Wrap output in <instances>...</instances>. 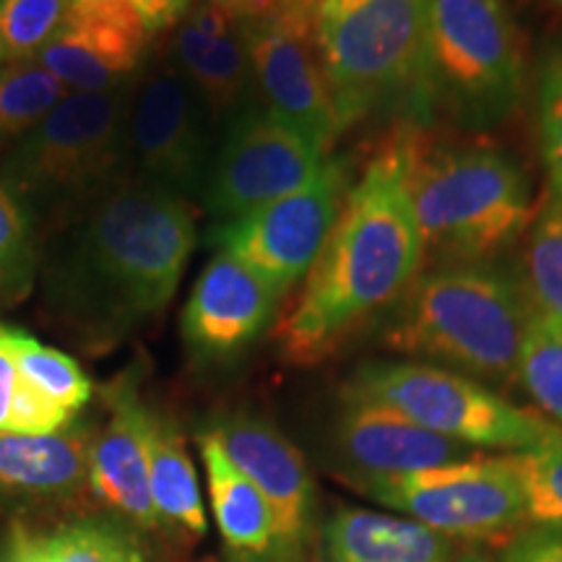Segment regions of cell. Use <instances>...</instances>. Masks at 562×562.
Returning <instances> with one entry per match:
<instances>
[{
  "instance_id": "1",
  "label": "cell",
  "mask_w": 562,
  "mask_h": 562,
  "mask_svg": "<svg viewBox=\"0 0 562 562\" xmlns=\"http://www.w3.org/2000/svg\"><path fill=\"white\" fill-rule=\"evenodd\" d=\"M195 248L191 203L125 172L40 243V290L63 323L117 336L165 311Z\"/></svg>"
},
{
  "instance_id": "2",
  "label": "cell",
  "mask_w": 562,
  "mask_h": 562,
  "mask_svg": "<svg viewBox=\"0 0 562 562\" xmlns=\"http://www.w3.org/2000/svg\"><path fill=\"white\" fill-rule=\"evenodd\" d=\"M425 258L409 193V136L385 144L344 195L336 224L273 339L311 368L334 357L364 323L389 311Z\"/></svg>"
},
{
  "instance_id": "3",
  "label": "cell",
  "mask_w": 562,
  "mask_h": 562,
  "mask_svg": "<svg viewBox=\"0 0 562 562\" xmlns=\"http://www.w3.org/2000/svg\"><path fill=\"white\" fill-rule=\"evenodd\" d=\"M521 281L492 263H448L414 279L385 331L398 355L448 364L490 385L518 381L531 321Z\"/></svg>"
},
{
  "instance_id": "4",
  "label": "cell",
  "mask_w": 562,
  "mask_h": 562,
  "mask_svg": "<svg viewBox=\"0 0 562 562\" xmlns=\"http://www.w3.org/2000/svg\"><path fill=\"white\" fill-rule=\"evenodd\" d=\"M409 193L425 252L446 263H487L537 214L529 172L492 146L422 149L409 138Z\"/></svg>"
},
{
  "instance_id": "5",
  "label": "cell",
  "mask_w": 562,
  "mask_h": 562,
  "mask_svg": "<svg viewBox=\"0 0 562 562\" xmlns=\"http://www.w3.org/2000/svg\"><path fill=\"white\" fill-rule=\"evenodd\" d=\"M136 79L110 91H70L0 159V186L30 216L37 235L131 172L128 131Z\"/></svg>"
},
{
  "instance_id": "6",
  "label": "cell",
  "mask_w": 562,
  "mask_h": 562,
  "mask_svg": "<svg viewBox=\"0 0 562 562\" xmlns=\"http://www.w3.org/2000/svg\"><path fill=\"white\" fill-rule=\"evenodd\" d=\"M313 26L341 131L381 110L430 115V0H315Z\"/></svg>"
},
{
  "instance_id": "7",
  "label": "cell",
  "mask_w": 562,
  "mask_h": 562,
  "mask_svg": "<svg viewBox=\"0 0 562 562\" xmlns=\"http://www.w3.org/2000/svg\"><path fill=\"white\" fill-rule=\"evenodd\" d=\"M524 55L501 0H430L425 102L461 128L490 131L516 110Z\"/></svg>"
},
{
  "instance_id": "8",
  "label": "cell",
  "mask_w": 562,
  "mask_h": 562,
  "mask_svg": "<svg viewBox=\"0 0 562 562\" xmlns=\"http://www.w3.org/2000/svg\"><path fill=\"white\" fill-rule=\"evenodd\" d=\"M344 398L389 406L419 427L469 448L529 453L562 438L560 427L487 385L419 360H375L355 370Z\"/></svg>"
},
{
  "instance_id": "9",
  "label": "cell",
  "mask_w": 562,
  "mask_h": 562,
  "mask_svg": "<svg viewBox=\"0 0 562 562\" xmlns=\"http://www.w3.org/2000/svg\"><path fill=\"white\" fill-rule=\"evenodd\" d=\"M385 508L456 539L503 537L526 518L518 453L469 456L404 476L351 482Z\"/></svg>"
},
{
  "instance_id": "10",
  "label": "cell",
  "mask_w": 562,
  "mask_h": 562,
  "mask_svg": "<svg viewBox=\"0 0 562 562\" xmlns=\"http://www.w3.org/2000/svg\"><path fill=\"white\" fill-rule=\"evenodd\" d=\"M349 172L341 159H328L311 182L232 222L214 224L209 240L220 252L256 271L279 297L294 290L318 261L331 235Z\"/></svg>"
},
{
  "instance_id": "11",
  "label": "cell",
  "mask_w": 562,
  "mask_h": 562,
  "mask_svg": "<svg viewBox=\"0 0 562 562\" xmlns=\"http://www.w3.org/2000/svg\"><path fill=\"white\" fill-rule=\"evenodd\" d=\"M211 123L199 91L167 55L146 63L133 87L131 172L186 201L203 195L214 161Z\"/></svg>"
},
{
  "instance_id": "12",
  "label": "cell",
  "mask_w": 562,
  "mask_h": 562,
  "mask_svg": "<svg viewBox=\"0 0 562 562\" xmlns=\"http://www.w3.org/2000/svg\"><path fill=\"white\" fill-rule=\"evenodd\" d=\"M313 11L315 5L279 3L240 24L263 108L328 151L341 128L323 74Z\"/></svg>"
},
{
  "instance_id": "13",
  "label": "cell",
  "mask_w": 562,
  "mask_h": 562,
  "mask_svg": "<svg viewBox=\"0 0 562 562\" xmlns=\"http://www.w3.org/2000/svg\"><path fill=\"white\" fill-rule=\"evenodd\" d=\"M328 161V151L273 117L266 108H245L229 117L214 151L203 203L216 224L294 193Z\"/></svg>"
},
{
  "instance_id": "14",
  "label": "cell",
  "mask_w": 562,
  "mask_h": 562,
  "mask_svg": "<svg viewBox=\"0 0 562 562\" xmlns=\"http://www.w3.org/2000/svg\"><path fill=\"white\" fill-rule=\"evenodd\" d=\"M154 37L125 0H70L37 60L68 91H110L144 70Z\"/></svg>"
},
{
  "instance_id": "15",
  "label": "cell",
  "mask_w": 562,
  "mask_h": 562,
  "mask_svg": "<svg viewBox=\"0 0 562 562\" xmlns=\"http://www.w3.org/2000/svg\"><path fill=\"white\" fill-rule=\"evenodd\" d=\"M279 300L256 271L216 250L195 279L182 313L188 349L206 362L232 360L269 328Z\"/></svg>"
},
{
  "instance_id": "16",
  "label": "cell",
  "mask_w": 562,
  "mask_h": 562,
  "mask_svg": "<svg viewBox=\"0 0 562 562\" xmlns=\"http://www.w3.org/2000/svg\"><path fill=\"white\" fill-rule=\"evenodd\" d=\"M224 453L256 484L277 516L290 562H305L315 490L305 456L269 422L235 414L211 427Z\"/></svg>"
},
{
  "instance_id": "17",
  "label": "cell",
  "mask_w": 562,
  "mask_h": 562,
  "mask_svg": "<svg viewBox=\"0 0 562 562\" xmlns=\"http://www.w3.org/2000/svg\"><path fill=\"white\" fill-rule=\"evenodd\" d=\"M94 430L68 425L50 435L0 432V505L40 513H83L91 501Z\"/></svg>"
},
{
  "instance_id": "18",
  "label": "cell",
  "mask_w": 562,
  "mask_h": 562,
  "mask_svg": "<svg viewBox=\"0 0 562 562\" xmlns=\"http://www.w3.org/2000/svg\"><path fill=\"white\" fill-rule=\"evenodd\" d=\"M108 412V419L91 442V501L128 529L159 531L149 484L151 414L128 383L110 391Z\"/></svg>"
},
{
  "instance_id": "19",
  "label": "cell",
  "mask_w": 562,
  "mask_h": 562,
  "mask_svg": "<svg viewBox=\"0 0 562 562\" xmlns=\"http://www.w3.org/2000/svg\"><path fill=\"white\" fill-rule=\"evenodd\" d=\"M336 451L355 480H383L446 467L474 456V448L435 435L389 406L344 398L334 430Z\"/></svg>"
},
{
  "instance_id": "20",
  "label": "cell",
  "mask_w": 562,
  "mask_h": 562,
  "mask_svg": "<svg viewBox=\"0 0 562 562\" xmlns=\"http://www.w3.org/2000/svg\"><path fill=\"white\" fill-rule=\"evenodd\" d=\"M209 501L229 562H290L269 501L224 453L216 435H199Z\"/></svg>"
},
{
  "instance_id": "21",
  "label": "cell",
  "mask_w": 562,
  "mask_h": 562,
  "mask_svg": "<svg viewBox=\"0 0 562 562\" xmlns=\"http://www.w3.org/2000/svg\"><path fill=\"white\" fill-rule=\"evenodd\" d=\"M326 562H453L456 542L402 513L339 508L323 526Z\"/></svg>"
},
{
  "instance_id": "22",
  "label": "cell",
  "mask_w": 562,
  "mask_h": 562,
  "mask_svg": "<svg viewBox=\"0 0 562 562\" xmlns=\"http://www.w3.org/2000/svg\"><path fill=\"white\" fill-rule=\"evenodd\" d=\"M167 58L199 91L214 123L248 108L256 83L240 21L222 34H206L182 19L172 30Z\"/></svg>"
},
{
  "instance_id": "23",
  "label": "cell",
  "mask_w": 562,
  "mask_h": 562,
  "mask_svg": "<svg viewBox=\"0 0 562 562\" xmlns=\"http://www.w3.org/2000/svg\"><path fill=\"white\" fill-rule=\"evenodd\" d=\"M149 484L159 531L182 539H201L206 533L199 474L186 440L178 425L159 414L149 417Z\"/></svg>"
},
{
  "instance_id": "24",
  "label": "cell",
  "mask_w": 562,
  "mask_h": 562,
  "mask_svg": "<svg viewBox=\"0 0 562 562\" xmlns=\"http://www.w3.org/2000/svg\"><path fill=\"white\" fill-rule=\"evenodd\" d=\"M521 286L533 313L562 326V201L552 193L526 232Z\"/></svg>"
},
{
  "instance_id": "25",
  "label": "cell",
  "mask_w": 562,
  "mask_h": 562,
  "mask_svg": "<svg viewBox=\"0 0 562 562\" xmlns=\"http://www.w3.org/2000/svg\"><path fill=\"white\" fill-rule=\"evenodd\" d=\"M68 94L40 60L0 66V146L37 128Z\"/></svg>"
},
{
  "instance_id": "26",
  "label": "cell",
  "mask_w": 562,
  "mask_h": 562,
  "mask_svg": "<svg viewBox=\"0 0 562 562\" xmlns=\"http://www.w3.org/2000/svg\"><path fill=\"white\" fill-rule=\"evenodd\" d=\"M3 336L13 351L21 378L34 391H40L42 396L63 406L74 417L87 406L91 398V381L83 375L76 360H70L58 349L45 347V344L16 331V328H3Z\"/></svg>"
},
{
  "instance_id": "27",
  "label": "cell",
  "mask_w": 562,
  "mask_h": 562,
  "mask_svg": "<svg viewBox=\"0 0 562 562\" xmlns=\"http://www.w3.org/2000/svg\"><path fill=\"white\" fill-rule=\"evenodd\" d=\"M32 544L42 562H149L138 539L121 524L83 516Z\"/></svg>"
},
{
  "instance_id": "28",
  "label": "cell",
  "mask_w": 562,
  "mask_h": 562,
  "mask_svg": "<svg viewBox=\"0 0 562 562\" xmlns=\"http://www.w3.org/2000/svg\"><path fill=\"white\" fill-rule=\"evenodd\" d=\"M518 383L544 414L562 425V326L531 313L526 328Z\"/></svg>"
},
{
  "instance_id": "29",
  "label": "cell",
  "mask_w": 562,
  "mask_h": 562,
  "mask_svg": "<svg viewBox=\"0 0 562 562\" xmlns=\"http://www.w3.org/2000/svg\"><path fill=\"white\" fill-rule=\"evenodd\" d=\"M68 5L70 0H0V66L37 60Z\"/></svg>"
},
{
  "instance_id": "30",
  "label": "cell",
  "mask_w": 562,
  "mask_h": 562,
  "mask_svg": "<svg viewBox=\"0 0 562 562\" xmlns=\"http://www.w3.org/2000/svg\"><path fill=\"white\" fill-rule=\"evenodd\" d=\"M40 273V235L0 186V300H24Z\"/></svg>"
},
{
  "instance_id": "31",
  "label": "cell",
  "mask_w": 562,
  "mask_h": 562,
  "mask_svg": "<svg viewBox=\"0 0 562 562\" xmlns=\"http://www.w3.org/2000/svg\"><path fill=\"white\" fill-rule=\"evenodd\" d=\"M526 518L531 524L562 526V438L537 451L518 453Z\"/></svg>"
},
{
  "instance_id": "32",
  "label": "cell",
  "mask_w": 562,
  "mask_h": 562,
  "mask_svg": "<svg viewBox=\"0 0 562 562\" xmlns=\"http://www.w3.org/2000/svg\"><path fill=\"white\" fill-rule=\"evenodd\" d=\"M537 128L550 193L562 201V47L547 55L539 68Z\"/></svg>"
},
{
  "instance_id": "33",
  "label": "cell",
  "mask_w": 562,
  "mask_h": 562,
  "mask_svg": "<svg viewBox=\"0 0 562 562\" xmlns=\"http://www.w3.org/2000/svg\"><path fill=\"white\" fill-rule=\"evenodd\" d=\"M497 562H562V526L531 524L516 531L497 554Z\"/></svg>"
},
{
  "instance_id": "34",
  "label": "cell",
  "mask_w": 562,
  "mask_h": 562,
  "mask_svg": "<svg viewBox=\"0 0 562 562\" xmlns=\"http://www.w3.org/2000/svg\"><path fill=\"white\" fill-rule=\"evenodd\" d=\"M154 34L175 30L195 0H125Z\"/></svg>"
},
{
  "instance_id": "35",
  "label": "cell",
  "mask_w": 562,
  "mask_h": 562,
  "mask_svg": "<svg viewBox=\"0 0 562 562\" xmlns=\"http://www.w3.org/2000/svg\"><path fill=\"white\" fill-rule=\"evenodd\" d=\"M21 389V372L19 364L13 360V351L5 341L3 328H0V432L11 430V414L13 404H16Z\"/></svg>"
},
{
  "instance_id": "36",
  "label": "cell",
  "mask_w": 562,
  "mask_h": 562,
  "mask_svg": "<svg viewBox=\"0 0 562 562\" xmlns=\"http://www.w3.org/2000/svg\"><path fill=\"white\" fill-rule=\"evenodd\" d=\"M214 3L216 9H222L224 13H229L232 19H252L261 16L269 9H273V0H209Z\"/></svg>"
},
{
  "instance_id": "37",
  "label": "cell",
  "mask_w": 562,
  "mask_h": 562,
  "mask_svg": "<svg viewBox=\"0 0 562 562\" xmlns=\"http://www.w3.org/2000/svg\"><path fill=\"white\" fill-rule=\"evenodd\" d=\"M13 562H42V558H40V552L34 550L32 542H24L19 547V552H16V558H13Z\"/></svg>"
},
{
  "instance_id": "38",
  "label": "cell",
  "mask_w": 562,
  "mask_h": 562,
  "mask_svg": "<svg viewBox=\"0 0 562 562\" xmlns=\"http://www.w3.org/2000/svg\"><path fill=\"white\" fill-rule=\"evenodd\" d=\"M453 562H490V560H487V554H482L476 550H463V552L456 554Z\"/></svg>"
},
{
  "instance_id": "39",
  "label": "cell",
  "mask_w": 562,
  "mask_h": 562,
  "mask_svg": "<svg viewBox=\"0 0 562 562\" xmlns=\"http://www.w3.org/2000/svg\"><path fill=\"white\" fill-rule=\"evenodd\" d=\"M279 3H294V5H315V0H273V5Z\"/></svg>"
},
{
  "instance_id": "40",
  "label": "cell",
  "mask_w": 562,
  "mask_h": 562,
  "mask_svg": "<svg viewBox=\"0 0 562 562\" xmlns=\"http://www.w3.org/2000/svg\"><path fill=\"white\" fill-rule=\"evenodd\" d=\"M558 3H560V5H562V0H558Z\"/></svg>"
}]
</instances>
